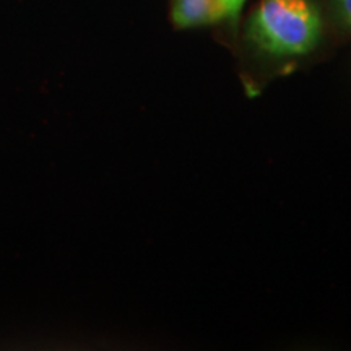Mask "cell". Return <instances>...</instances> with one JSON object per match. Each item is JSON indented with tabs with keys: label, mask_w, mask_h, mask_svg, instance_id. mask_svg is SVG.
Segmentation results:
<instances>
[{
	"label": "cell",
	"mask_w": 351,
	"mask_h": 351,
	"mask_svg": "<svg viewBox=\"0 0 351 351\" xmlns=\"http://www.w3.org/2000/svg\"><path fill=\"white\" fill-rule=\"evenodd\" d=\"M173 21L178 28H194L226 19L221 0H173Z\"/></svg>",
	"instance_id": "7a4b0ae2"
},
{
	"label": "cell",
	"mask_w": 351,
	"mask_h": 351,
	"mask_svg": "<svg viewBox=\"0 0 351 351\" xmlns=\"http://www.w3.org/2000/svg\"><path fill=\"white\" fill-rule=\"evenodd\" d=\"M244 2L245 0H221L223 7H225V12H226V19L232 21V23H236L239 19L241 10H243Z\"/></svg>",
	"instance_id": "3957f363"
},
{
	"label": "cell",
	"mask_w": 351,
	"mask_h": 351,
	"mask_svg": "<svg viewBox=\"0 0 351 351\" xmlns=\"http://www.w3.org/2000/svg\"><path fill=\"white\" fill-rule=\"evenodd\" d=\"M247 33L269 54H306L319 41L320 15L311 0H261Z\"/></svg>",
	"instance_id": "6da1fadb"
},
{
	"label": "cell",
	"mask_w": 351,
	"mask_h": 351,
	"mask_svg": "<svg viewBox=\"0 0 351 351\" xmlns=\"http://www.w3.org/2000/svg\"><path fill=\"white\" fill-rule=\"evenodd\" d=\"M337 7H339L341 19L351 25V0H337Z\"/></svg>",
	"instance_id": "277c9868"
}]
</instances>
